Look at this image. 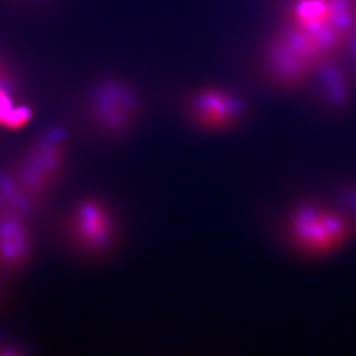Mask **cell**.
<instances>
[{"label": "cell", "mask_w": 356, "mask_h": 356, "mask_svg": "<svg viewBox=\"0 0 356 356\" xmlns=\"http://www.w3.org/2000/svg\"><path fill=\"white\" fill-rule=\"evenodd\" d=\"M323 54L302 31L291 26L275 40L270 48V64L284 81H296L316 64Z\"/></svg>", "instance_id": "cell-5"}, {"label": "cell", "mask_w": 356, "mask_h": 356, "mask_svg": "<svg viewBox=\"0 0 356 356\" xmlns=\"http://www.w3.org/2000/svg\"><path fill=\"white\" fill-rule=\"evenodd\" d=\"M1 79H3V76H1V69H0V85L3 83V82H1Z\"/></svg>", "instance_id": "cell-10"}, {"label": "cell", "mask_w": 356, "mask_h": 356, "mask_svg": "<svg viewBox=\"0 0 356 356\" xmlns=\"http://www.w3.org/2000/svg\"><path fill=\"white\" fill-rule=\"evenodd\" d=\"M291 20L325 56L355 32L356 0H294Z\"/></svg>", "instance_id": "cell-1"}, {"label": "cell", "mask_w": 356, "mask_h": 356, "mask_svg": "<svg viewBox=\"0 0 356 356\" xmlns=\"http://www.w3.org/2000/svg\"><path fill=\"white\" fill-rule=\"evenodd\" d=\"M0 209H3V191H1V184H0Z\"/></svg>", "instance_id": "cell-9"}, {"label": "cell", "mask_w": 356, "mask_h": 356, "mask_svg": "<svg viewBox=\"0 0 356 356\" xmlns=\"http://www.w3.org/2000/svg\"><path fill=\"white\" fill-rule=\"evenodd\" d=\"M69 232L83 251L101 252L114 241V216L102 201L85 198L72 211Z\"/></svg>", "instance_id": "cell-4"}, {"label": "cell", "mask_w": 356, "mask_h": 356, "mask_svg": "<svg viewBox=\"0 0 356 356\" xmlns=\"http://www.w3.org/2000/svg\"><path fill=\"white\" fill-rule=\"evenodd\" d=\"M64 159V132L61 129L49 131L28 149L13 176L20 188L35 200L53 186L61 175Z\"/></svg>", "instance_id": "cell-2"}, {"label": "cell", "mask_w": 356, "mask_h": 356, "mask_svg": "<svg viewBox=\"0 0 356 356\" xmlns=\"http://www.w3.org/2000/svg\"><path fill=\"white\" fill-rule=\"evenodd\" d=\"M188 114L198 127L214 129L229 126L239 114V103L225 91L200 90L189 101Z\"/></svg>", "instance_id": "cell-6"}, {"label": "cell", "mask_w": 356, "mask_h": 356, "mask_svg": "<svg viewBox=\"0 0 356 356\" xmlns=\"http://www.w3.org/2000/svg\"><path fill=\"white\" fill-rule=\"evenodd\" d=\"M31 108L24 104H16L8 90L0 85V126L23 127L31 120Z\"/></svg>", "instance_id": "cell-8"}, {"label": "cell", "mask_w": 356, "mask_h": 356, "mask_svg": "<svg viewBox=\"0 0 356 356\" xmlns=\"http://www.w3.org/2000/svg\"><path fill=\"white\" fill-rule=\"evenodd\" d=\"M138 101L122 82L106 81L94 90L90 101L92 123L106 135L123 134L135 120Z\"/></svg>", "instance_id": "cell-3"}, {"label": "cell", "mask_w": 356, "mask_h": 356, "mask_svg": "<svg viewBox=\"0 0 356 356\" xmlns=\"http://www.w3.org/2000/svg\"><path fill=\"white\" fill-rule=\"evenodd\" d=\"M32 251L31 231L23 214L4 211L0 214V264L17 268L24 264Z\"/></svg>", "instance_id": "cell-7"}]
</instances>
